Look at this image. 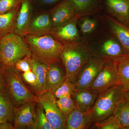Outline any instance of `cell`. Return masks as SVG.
Returning a JSON list of instances; mask_svg holds the SVG:
<instances>
[{
  "mask_svg": "<svg viewBox=\"0 0 129 129\" xmlns=\"http://www.w3.org/2000/svg\"><path fill=\"white\" fill-rule=\"evenodd\" d=\"M118 84L114 60H106L102 68L89 89L98 94Z\"/></svg>",
  "mask_w": 129,
  "mask_h": 129,
  "instance_id": "8fae6325",
  "label": "cell"
},
{
  "mask_svg": "<svg viewBox=\"0 0 129 129\" xmlns=\"http://www.w3.org/2000/svg\"><path fill=\"white\" fill-rule=\"evenodd\" d=\"M22 77L23 80L28 84L34 88L37 82L36 75L32 70L23 73Z\"/></svg>",
  "mask_w": 129,
  "mask_h": 129,
  "instance_id": "836d02e7",
  "label": "cell"
},
{
  "mask_svg": "<svg viewBox=\"0 0 129 129\" xmlns=\"http://www.w3.org/2000/svg\"><path fill=\"white\" fill-rule=\"evenodd\" d=\"M5 66L0 62V90L6 88L4 70Z\"/></svg>",
  "mask_w": 129,
  "mask_h": 129,
  "instance_id": "e575fe53",
  "label": "cell"
},
{
  "mask_svg": "<svg viewBox=\"0 0 129 129\" xmlns=\"http://www.w3.org/2000/svg\"><path fill=\"white\" fill-rule=\"evenodd\" d=\"M77 25L82 40L87 45L107 28L104 16L99 13L81 16Z\"/></svg>",
  "mask_w": 129,
  "mask_h": 129,
  "instance_id": "52a82bcc",
  "label": "cell"
},
{
  "mask_svg": "<svg viewBox=\"0 0 129 129\" xmlns=\"http://www.w3.org/2000/svg\"><path fill=\"white\" fill-rule=\"evenodd\" d=\"M23 38L29 47L32 59L48 67L61 61L63 45L51 35H27Z\"/></svg>",
  "mask_w": 129,
  "mask_h": 129,
  "instance_id": "6da1fadb",
  "label": "cell"
},
{
  "mask_svg": "<svg viewBox=\"0 0 129 129\" xmlns=\"http://www.w3.org/2000/svg\"><path fill=\"white\" fill-rule=\"evenodd\" d=\"M80 16L99 13L102 8L100 0H70Z\"/></svg>",
  "mask_w": 129,
  "mask_h": 129,
  "instance_id": "cb8c5ba5",
  "label": "cell"
},
{
  "mask_svg": "<svg viewBox=\"0 0 129 129\" xmlns=\"http://www.w3.org/2000/svg\"><path fill=\"white\" fill-rule=\"evenodd\" d=\"M37 103L36 101L30 102L15 108L13 122L14 129L23 128L25 127L31 129Z\"/></svg>",
  "mask_w": 129,
  "mask_h": 129,
  "instance_id": "9a60e30c",
  "label": "cell"
},
{
  "mask_svg": "<svg viewBox=\"0 0 129 129\" xmlns=\"http://www.w3.org/2000/svg\"><path fill=\"white\" fill-rule=\"evenodd\" d=\"M52 28L53 25L49 10L35 9L26 35L49 34Z\"/></svg>",
  "mask_w": 129,
  "mask_h": 129,
  "instance_id": "7c38bea8",
  "label": "cell"
},
{
  "mask_svg": "<svg viewBox=\"0 0 129 129\" xmlns=\"http://www.w3.org/2000/svg\"><path fill=\"white\" fill-rule=\"evenodd\" d=\"M95 55L87 45L77 43L63 45L60 57L65 69L66 78L75 83L83 65Z\"/></svg>",
  "mask_w": 129,
  "mask_h": 129,
  "instance_id": "7a4b0ae2",
  "label": "cell"
},
{
  "mask_svg": "<svg viewBox=\"0 0 129 129\" xmlns=\"http://www.w3.org/2000/svg\"><path fill=\"white\" fill-rule=\"evenodd\" d=\"M117 72L118 84L125 91L129 90V56H124L114 60Z\"/></svg>",
  "mask_w": 129,
  "mask_h": 129,
  "instance_id": "7402d4cb",
  "label": "cell"
},
{
  "mask_svg": "<svg viewBox=\"0 0 129 129\" xmlns=\"http://www.w3.org/2000/svg\"><path fill=\"white\" fill-rule=\"evenodd\" d=\"M31 56L28 45L23 37L14 33L3 36L0 40V62L5 67L14 66L18 60Z\"/></svg>",
  "mask_w": 129,
  "mask_h": 129,
  "instance_id": "277c9868",
  "label": "cell"
},
{
  "mask_svg": "<svg viewBox=\"0 0 129 129\" xmlns=\"http://www.w3.org/2000/svg\"><path fill=\"white\" fill-rule=\"evenodd\" d=\"M31 69L36 76L37 82L33 88L37 94L45 92L46 86L48 66L31 58L30 60Z\"/></svg>",
  "mask_w": 129,
  "mask_h": 129,
  "instance_id": "603a6c76",
  "label": "cell"
},
{
  "mask_svg": "<svg viewBox=\"0 0 129 129\" xmlns=\"http://www.w3.org/2000/svg\"><path fill=\"white\" fill-rule=\"evenodd\" d=\"M35 9L32 0H22L16 19L14 33L23 38L27 35L30 19Z\"/></svg>",
  "mask_w": 129,
  "mask_h": 129,
  "instance_id": "2e32d148",
  "label": "cell"
},
{
  "mask_svg": "<svg viewBox=\"0 0 129 129\" xmlns=\"http://www.w3.org/2000/svg\"><path fill=\"white\" fill-rule=\"evenodd\" d=\"M98 96L97 94L89 89L76 90L72 95L76 106L83 112L92 109Z\"/></svg>",
  "mask_w": 129,
  "mask_h": 129,
  "instance_id": "44dd1931",
  "label": "cell"
},
{
  "mask_svg": "<svg viewBox=\"0 0 129 129\" xmlns=\"http://www.w3.org/2000/svg\"><path fill=\"white\" fill-rule=\"evenodd\" d=\"M80 17L79 14H76L70 21L57 27L53 28L49 34L62 45L68 43L85 45L81 37L77 25L78 19Z\"/></svg>",
  "mask_w": 129,
  "mask_h": 129,
  "instance_id": "30bf717a",
  "label": "cell"
},
{
  "mask_svg": "<svg viewBox=\"0 0 129 129\" xmlns=\"http://www.w3.org/2000/svg\"><path fill=\"white\" fill-rule=\"evenodd\" d=\"M31 58V56H28L18 60L14 66L16 69L20 73H24L32 70L30 62Z\"/></svg>",
  "mask_w": 129,
  "mask_h": 129,
  "instance_id": "d6a6232c",
  "label": "cell"
},
{
  "mask_svg": "<svg viewBox=\"0 0 129 129\" xmlns=\"http://www.w3.org/2000/svg\"><path fill=\"white\" fill-rule=\"evenodd\" d=\"M94 125L97 129H122L119 118L115 114L104 121L95 123Z\"/></svg>",
  "mask_w": 129,
  "mask_h": 129,
  "instance_id": "f546056e",
  "label": "cell"
},
{
  "mask_svg": "<svg viewBox=\"0 0 129 129\" xmlns=\"http://www.w3.org/2000/svg\"><path fill=\"white\" fill-rule=\"evenodd\" d=\"M66 79V72L62 61L51 64L48 67L45 91L53 92Z\"/></svg>",
  "mask_w": 129,
  "mask_h": 129,
  "instance_id": "ac0fdd59",
  "label": "cell"
},
{
  "mask_svg": "<svg viewBox=\"0 0 129 129\" xmlns=\"http://www.w3.org/2000/svg\"><path fill=\"white\" fill-rule=\"evenodd\" d=\"M107 27L120 42L125 55L129 56V26L107 13L103 15Z\"/></svg>",
  "mask_w": 129,
  "mask_h": 129,
  "instance_id": "4fadbf2b",
  "label": "cell"
},
{
  "mask_svg": "<svg viewBox=\"0 0 129 129\" xmlns=\"http://www.w3.org/2000/svg\"><path fill=\"white\" fill-rule=\"evenodd\" d=\"M115 114L119 118L122 129H129V103L125 98L119 105Z\"/></svg>",
  "mask_w": 129,
  "mask_h": 129,
  "instance_id": "4316f807",
  "label": "cell"
},
{
  "mask_svg": "<svg viewBox=\"0 0 129 129\" xmlns=\"http://www.w3.org/2000/svg\"><path fill=\"white\" fill-rule=\"evenodd\" d=\"M108 14L121 22L129 21V0H106Z\"/></svg>",
  "mask_w": 129,
  "mask_h": 129,
  "instance_id": "d6986e66",
  "label": "cell"
},
{
  "mask_svg": "<svg viewBox=\"0 0 129 129\" xmlns=\"http://www.w3.org/2000/svg\"><path fill=\"white\" fill-rule=\"evenodd\" d=\"M21 5L10 11L0 14V35L14 33L16 19Z\"/></svg>",
  "mask_w": 129,
  "mask_h": 129,
  "instance_id": "d4e9b609",
  "label": "cell"
},
{
  "mask_svg": "<svg viewBox=\"0 0 129 129\" xmlns=\"http://www.w3.org/2000/svg\"><path fill=\"white\" fill-rule=\"evenodd\" d=\"M124 98L129 103V90L125 92Z\"/></svg>",
  "mask_w": 129,
  "mask_h": 129,
  "instance_id": "8d00e7d4",
  "label": "cell"
},
{
  "mask_svg": "<svg viewBox=\"0 0 129 129\" xmlns=\"http://www.w3.org/2000/svg\"><path fill=\"white\" fill-rule=\"evenodd\" d=\"M125 92L122 86L118 84L98 94L91 109L94 123L103 122L115 114L124 98Z\"/></svg>",
  "mask_w": 129,
  "mask_h": 129,
  "instance_id": "3957f363",
  "label": "cell"
},
{
  "mask_svg": "<svg viewBox=\"0 0 129 129\" xmlns=\"http://www.w3.org/2000/svg\"><path fill=\"white\" fill-rule=\"evenodd\" d=\"M88 46L95 55L105 60H114L125 56L120 42L108 27Z\"/></svg>",
  "mask_w": 129,
  "mask_h": 129,
  "instance_id": "8992f818",
  "label": "cell"
},
{
  "mask_svg": "<svg viewBox=\"0 0 129 129\" xmlns=\"http://www.w3.org/2000/svg\"><path fill=\"white\" fill-rule=\"evenodd\" d=\"M106 60L95 55L83 65L75 83L76 90L89 89L101 70Z\"/></svg>",
  "mask_w": 129,
  "mask_h": 129,
  "instance_id": "9c48e42d",
  "label": "cell"
},
{
  "mask_svg": "<svg viewBox=\"0 0 129 129\" xmlns=\"http://www.w3.org/2000/svg\"><path fill=\"white\" fill-rule=\"evenodd\" d=\"M63 0H32L35 9L49 10Z\"/></svg>",
  "mask_w": 129,
  "mask_h": 129,
  "instance_id": "4dcf8cb0",
  "label": "cell"
},
{
  "mask_svg": "<svg viewBox=\"0 0 129 129\" xmlns=\"http://www.w3.org/2000/svg\"><path fill=\"white\" fill-rule=\"evenodd\" d=\"M2 37V36H1V35H0V40H1V39Z\"/></svg>",
  "mask_w": 129,
  "mask_h": 129,
  "instance_id": "74e56055",
  "label": "cell"
},
{
  "mask_svg": "<svg viewBox=\"0 0 129 129\" xmlns=\"http://www.w3.org/2000/svg\"><path fill=\"white\" fill-rule=\"evenodd\" d=\"M37 104L35 109L34 122L31 129H53L46 117L43 107L37 103Z\"/></svg>",
  "mask_w": 129,
  "mask_h": 129,
  "instance_id": "484cf974",
  "label": "cell"
},
{
  "mask_svg": "<svg viewBox=\"0 0 129 129\" xmlns=\"http://www.w3.org/2000/svg\"><path fill=\"white\" fill-rule=\"evenodd\" d=\"M56 103L60 111L67 117L76 107L75 102L72 96L56 99Z\"/></svg>",
  "mask_w": 129,
  "mask_h": 129,
  "instance_id": "f1b7e54d",
  "label": "cell"
},
{
  "mask_svg": "<svg viewBox=\"0 0 129 129\" xmlns=\"http://www.w3.org/2000/svg\"><path fill=\"white\" fill-rule=\"evenodd\" d=\"M36 102L43 107L53 129H65L67 117L58 108L52 92L45 91L37 94Z\"/></svg>",
  "mask_w": 129,
  "mask_h": 129,
  "instance_id": "ba28073f",
  "label": "cell"
},
{
  "mask_svg": "<svg viewBox=\"0 0 129 129\" xmlns=\"http://www.w3.org/2000/svg\"><path fill=\"white\" fill-rule=\"evenodd\" d=\"M0 122H1V123H2L1 122V120H0Z\"/></svg>",
  "mask_w": 129,
  "mask_h": 129,
  "instance_id": "f35d334b",
  "label": "cell"
},
{
  "mask_svg": "<svg viewBox=\"0 0 129 129\" xmlns=\"http://www.w3.org/2000/svg\"><path fill=\"white\" fill-rule=\"evenodd\" d=\"M0 129H14L13 125L11 123L0 122Z\"/></svg>",
  "mask_w": 129,
  "mask_h": 129,
  "instance_id": "d590c367",
  "label": "cell"
},
{
  "mask_svg": "<svg viewBox=\"0 0 129 129\" xmlns=\"http://www.w3.org/2000/svg\"><path fill=\"white\" fill-rule=\"evenodd\" d=\"M22 0H0V14L16 9L21 5Z\"/></svg>",
  "mask_w": 129,
  "mask_h": 129,
  "instance_id": "1f68e13d",
  "label": "cell"
},
{
  "mask_svg": "<svg viewBox=\"0 0 129 129\" xmlns=\"http://www.w3.org/2000/svg\"><path fill=\"white\" fill-rule=\"evenodd\" d=\"M15 108L6 88L0 90V120L2 123H13Z\"/></svg>",
  "mask_w": 129,
  "mask_h": 129,
  "instance_id": "ffe728a7",
  "label": "cell"
},
{
  "mask_svg": "<svg viewBox=\"0 0 129 129\" xmlns=\"http://www.w3.org/2000/svg\"><path fill=\"white\" fill-rule=\"evenodd\" d=\"M94 123L91 109L83 112L76 105L73 111L67 117L65 129H88Z\"/></svg>",
  "mask_w": 129,
  "mask_h": 129,
  "instance_id": "e0dca14e",
  "label": "cell"
},
{
  "mask_svg": "<svg viewBox=\"0 0 129 129\" xmlns=\"http://www.w3.org/2000/svg\"><path fill=\"white\" fill-rule=\"evenodd\" d=\"M76 90L74 84L66 78L64 82L52 93L57 99L63 97L72 96Z\"/></svg>",
  "mask_w": 129,
  "mask_h": 129,
  "instance_id": "83f0119b",
  "label": "cell"
},
{
  "mask_svg": "<svg viewBox=\"0 0 129 129\" xmlns=\"http://www.w3.org/2000/svg\"><path fill=\"white\" fill-rule=\"evenodd\" d=\"M53 28L57 27L71 20L77 13L70 0H63L49 10Z\"/></svg>",
  "mask_w": 129,
  "mask_h": 129,
  "instance_id": "5bb4252c",
  "label": "cell"
},
{
  "mask_svg": "<svg viewBox=\"0 0 129 129\" xmlns=\"http://www.w3.org/2000/svg\"><path fill=\"white\" fill-rule=\"evenodd\" d=\"M6 88L15 108L30 102L36 101L35 96L25 85L20 72L14 66L5 67Z\"/></svg>",
  "mask_w": 129,
  "mask_h": 129,
  "instance_id": "5b68a950",
  "label": "cell"
}]
</instances>
